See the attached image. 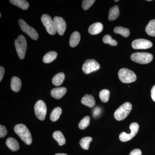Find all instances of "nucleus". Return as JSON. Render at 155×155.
I'll return each mask as SVG.
<instances>
[{
  "mask_svg": "<svg viewBox=\"0 0 155 155\" xmlns=\"http://www.w3.org/2000/svg\"><path fill=\"white\" fill-rule=\"evenodd\" d=\"M7 133L8 132L5 127L3 125H0V137H4L7 135Z\"/></svg>",
  "mask_w": 155,
  "mask_h": 155,
  "instance_id": "obj_32",
  "label": "nucleus"
},
{
  "mask_svg": "<svg viewBox=\"0 0 155 155\" xmlns=\"http://www.w3.org/2000/svg\"><path fill=\"white\" fill-rule=\"evenodd\" d=\"M130 129L131 132L129 134L125 132H122L119 136V138L121 141L127 142L129 141L134 137L138 132L139 129V125L137 123L134 122L130 125Z\"/></svg>",
  "mask_w": 155,
  "mask_h": 155,
  "instance_id": "obj_7",
  "label": "nucleus"
},
{
  "mask_svg": "<svg viewBox=\"0 0 155 155\" xmlns=\"http://www.w3.org/2000/svg\"><path fill=\"white\" fill-rule=\"evenodd\" d=\"M67 91V90L66 87H57L52 90L51 94L52 97L56 99H60L64 96Z\"/></svg>",
  "mask_w": 155,
  "mask_h": 155,
  "instance_id": "obj_13",
  "label": "nucleus"
},
{
  "mask_svg": "<svg viewBox=\"0 0 155 155\" xmlns=\"http://www.w3.org/2000/svg\"><path fill=\"white\" fill-rule=\"evenodd\" d=\"M14 130L21 140L25 143L28 145L31 144L32 142V136L28 128L25 125L19 124L15 125Z\"/></svg>",
  "mask_w": 155,
  "mask_h": 155,
  "instance_id": "obj_1",
  "label": "nucleus"
},
{
  "mask_svg": "<svg viewBox=\"0 0 155 155\" xmlns=\"http://www.w3.org/2000/svg\"><path fill=\"white\" fill-rule=\"evenodd\" d=\"M5 70L4 67H0V81H1L2 80L4 74H5Z\"/></svg>",
  "mask_w": 155,
  "mask_h": 155,
  "instance_id": "obj_36",
  "label": "nucleus"
},
{
  "mask_svg": "<svg viewBox=\"0 0 155 155\" xmlns=\"http://www.w3.org/2000/svg\"><path fill=\"white\" fill-rule=\"evenodd\" d=\"M19 25L21 30L28 35L31 38L34 40H37L38 38V34L34 28L29 26L23 19H20L19 20Z\"/></svg>",
  "mask_w": 155,
  "mask_h": 155,
  "instance_id": "obj_9",
  "label": "nucleus"
},
{
  "mask_svg": "<svg viewBox=\"0 0 155 155\" xmlns=\"http://www.w3.org/2000/svg\"><path fill=\"white\" fill-rule=\"evenodd\" d=\"M115 2H119V0H117V1H115Z\"/></svg>",
  "mask_w": 155,
  "mask_h": 155,
  "instance_id": "obj_38",
  "label": "nucleus"
},
{
  "mask_svg": "<svg viewBox=\"0 0 155 155\" xmlns=\"http://www.w3.org/2000/svg\"><path fill=\"white\" fill-rule=\"evenodd\" d=\"M147 1H148V2H151L152 1L151 0H147Z\"/></svg>",
  "mask_w": 155,
  "mask_h": 155,
  "instance_id": "obj_39",
  "label": "nucleus"
},
{
  "mask_svg": "<svg viewBox=\"0 0 155 155\" xmlns=\"http://www.w3.org/2000/svg\"><path fill=\"white\" fill-rule=\"evenodd\" d=\"M58 54L55 51L49 52L47 53L43 58V61L45 64H49L51 63L53 61H54L57 58Z\"/></svg>",
  "mask_w": 155,
  "mask_h": 155,
  "instance_id": "obj_22",
  "label": "nucleus"
},
{
  "mask_svg": "<svg viewBox=\"0 0 155 155\" xmlns=\"http://www.w3.org/2000/svg\"><path fill=\"white\" fill-rule=\"evenodd\" d=\"M41 20L48 33L51 35L55 34L57 31L55 24L51 17L47 14H43Z\"/></svg>",
  "mask_w": 155,
  "mask_h": 155,
  "instance_id": "obj_6",
  "label": "nucleus"
},
{
  "mask_svg": "<svg viewBox=\"0 0 155 155\" xmlns=\"http://www.w3.org/2000/svg\"><path fill=\"white\" fill-rule=\"evenodd\" d=\"M110 92L108 90L104 89L100 91L99 97L101 101L104 103H107L109 101Z\"/></svg>",
  "mask_w": 155,
  "mask_h": 155,
  "instance_id": "obj_28",
  "label": "nucleus"
},
{
  "mask_svg": "<svg viewBox=\"0 0 155 155\" xmlns=\"http://www.w3.org/2000/svg\"><path fill=\"white\" fill-rule=\"evenodd\" d=\"M6 145L12 151H17L19 149V143L15 139L9 137L6 142Z\"/></svg>",
  "mask_w": 155,
  "mask_h": 155,
  "instance_id": "obj_15",
  "label": "nucleus"
},
{
  "mask_svg": "<svg viewBox=\"0 0 155 155\" xmlns=\"http://www.w3.org/2000/svg\"><path fill=\"white\" fill-rule=\"evenodd\" d=\"M151 96L154 102H155V85L153 87L151 91Z\"/></svg>",
  "mask_w": 155,
  "mask_h": 155,
  "instance_id": "obj_35",
  "label": "nucleus"
},
{
  "mask_svg": "<svg viewBox=\"0 0 155 155\" xmlns=\"http://www.w3.org/2000/svg\"><path fill=\"white\" fill-rule=\"evenodd\" d=\"M103 41L104 43L113 46H115L117 45V41L113 39L110 35H107L104 37Z\"/></svg>",
  "mask_w": 155,
  "mask_h": 155,
  "instance_id": "obj_30",
  "label": "nucleus"
},
{
  "mask_svg": "<svg viewBox=\"0 0 155 155\" xmlns=\"http://www.w3.org/2000/svg\"><path fill=\"white\" fill-rule=\"evenodd\" d=\"M114 31L115 33L119 34L125 37H127L130 35V31L129 29L122 26L116 27L114 29Z\"/></svg>",
  "mask_w": 155,
  "mask_h": 155,
  "instance_id": "obj_26",
  "label": "nucleus"
},
{
  "mask_svg": "<svg viewBox=\"0 0 155 155\" xmlns=\"http://www.w3.org/2000/svg\"><path fill=\"white\" fill-rule=\"evenodd\" d=\"M80 33L78 31H75L72 33L70 37L69 40V45L72 48H74L77 46L80 41Z\"/></svg>",
  "mask_w": 155,
  "mask_h": 155,
  "instance_id": "obj_18",
  "label": "nucleus"
},
{
  "mask_svg": "<svg viewBox=\"0 0 155 155\" xmlns=\"http://www.w3.org/2000/svg\"><path fill=\"white\" fill-rule=\"evenodd\" d=\"M54 21L58 33L60 35H63L67 28V24L65 20L62 17H55L54 18Z\"/></svg>",
  "mask_w": 155,
  "mask_h": 155,
  "instance_id": "obj_12",
  "label": "nucleus"
},
{
  "mask_svg": "<svg viewBox=\"0 0 155 155\" xmlns=\"http://www.w3.org/2000/svg\"><path fill=\"white\" fill-rule=\"evenodd\" d=\"M99 63L93 59L87 60L85 61L82 66V70L85 74H88L96 71L100 69Z\"/></svg>",
  "mask_w": 155,
  "mask_h": 155,
  "instance_id": "obj_10",
  "label": "nucleus"
},
{
  "mask_svg": "<svg viewBox=\"0 0 155 155\" xmlns=\"http://www.w3.org/2000/svg\"><path fill=\"white\" fill-rule=\"evenodd\" d=\"M151 42L144 39H138L134 41L132 47L134 49H147L152 46Z\"/></svg>",
  "mask_w": 155,
  "mask_h": 155,
  "instance_id": "obj_11",
  "label": "nucleus"
},
{
  "mask_svg": "<svg viewBox=\"0 0 155 155\" xmlns=\"http://www.w3.org/2000/svg\"><path fill=\"white\" fill-rule=\"evenodd\" d=\"M90 122V118L88 116H85L81 120L80 123L78 124V127L81 130H84L88 126Z\"/></svg>",
  "mask_w": 155,
  "mask_h": 155,
  "instance_id": "obj_29",
  "label": "nucleus"
},
{
  "mask_svg": "<svg viewBox=\"0 0 155 155\" xmlns=\"http://www.w3.org/2000/svg\"><path fill=\"white\" fill-rule=\"evenodd\" d=\"M130 59L134 62L141 64H146L151 62L153 56L150 53L137 52L134 53L130 56Z\"/></svg>",
  "mask_w": 155,
  "mask_h": 155,
  "instance_id": "obj_5",
  "label": "nucleus"
},
{
  "mask_svg": "<svg viewBox=\"0 0 155 155\" xmlns=\"http://www.w3.org/2000/svg\"><path fill=\"white\" fill-rule=\"evenodd\" d=\"M92 140V138L90 137H83L81 140L80 145L81 147L85 150H87L89 147V144Z\"/></svg>",
  "mask_w": 155,
  "mask_h": 155,
  "instance_id": "obj_27",
  "label": "nucleus"
},
{
  "mask_svg": "<svg viewBox=\"0 0 155 155\" xmlns=\"http://www.w3.org/2000/svg\"><path fill=\"white\" fill-rule=\"evenodd\" d=\"M103 30V25L101 22H96L92 24L88 28V31L92 35L98 34Z\"/></svg>",
  "mask_w": 155,
  "mask_h": 155,
  "instance_id": "obj_14",
  "label": "nucleus"
},
{
  "mask_svg": "<svg viewBox=\"0 0 155 155\" xmlns=\"http://www.w3.org/2000/svg\"><path fill=\"white\" fill-rule=\"evenodd\" d=\"M119 15V8L117 6H114L110 9L108 19L110 21H114L118 18Z\"/></svg>",
  "mask_w": 155,
  "mask_h": 155,
  "instance_id": "obj_23",
  "label": "nucleus"
},
{
  "mask_svg": "<svg viewBox=\"0 0 155 155\" xmlns=\"http://www.w3.org/2000/svg\"><path fill=\"white\" fill-rule=\"evenodd\" d=\"M10 2L23 10H27L29 7V4L25 0H10Z\"/></svg>",
  "mask_w": 155,
  "mask_h": 155,
  "instance_id": "obj_19",
  "label": "nucleus"
},
{
  "mask_svg": "<svg viewBox=\"0 0 155 155\" xmlns=\"http://www.w3.org/2000/svg\"><path fill=\"white\" fill-rule=\"evenodd\" d=\"M21 86H22V82L20 78L16 76L12 78L11 86L12 91L15 92H17L20 90Z\"/></svg>",
  "mask_w": 155,
  "mask_h": 155,
  "instance_id": "obj_17",
  "label": "nucleus"
},
{
  "mask_svg": "<svg viewBox=\"0 0 155 155\" xmlns=\"http://www.w3.org/2000/svg\"><path fill=\"white\" fill-rule=\"evenodd\" d=\"M55 155H67V154H64V153H57Z\"/></svg>",
  "mask_w": 155,
  "mask_h": 155,
  "instance_id": "obj_37",
  "label": "nucleus"
},
{
  "mask_svg": "<svg viewBox=\"0 0 155 155\" xmlns=\"http://www.w3.org/2000/svg\"><path fill=\"white\" fill-rule=\"evenodd\" d=\"M131 109V104L129 102H125L115 111L114 117L118 121L124 120L130 114Z\"/></svg>",
  "mask_w": 155,
  "mask_h": 155,
  "instance_id": "obj_2",
  "label": "nucleus"
},
{
  "mask_svg": "<svg viewBox=\"0 0 155 155\" xmlns=\"http://www.w3.org/2000/svg\"><path fill=\"white\" fill-rule=\"evenodd\" d=\"M145 30L149 35L155 37V19H153L149 22L146 27Z\"/></svg>",
  "mask_w": 155,
  "mask_h": 155,
  "instance_id": "obj_24",
  "label": "nucleus"
},
{
  "mask_svg": "<svg viewBox=\"0 0 155 155\" xmlns=\"http://www.w3.org/2000/svg\"><path fill=\"white\" fill-rule=\"evenodd\" d=\"M101 110L98 107H97L95 108L93 110V115L94 117H97L99 116L100 114H101Z\"/></svg>",
  "mask_w": 155,
  "mask_h": 155,
  "instance_id": "obj_33",
  "label": "nucleus"
},
{
  "mask_svg": "<svg viewBox=\"0 0 155 155\" xmlns=\"http://www.w3.org/2000/svg\"><path fill=\"white\" fill-rule=\"evenodd\" d=\"M65 79V75L63 72H60L56 74L52 79V83L55 86L61 85Z\"/></svg>",
  "mask_w": 155,
  "mask_h": 155,
  "instance_id": "obj_21",
  "label": "nucleus"
},
{
  "mask_svg": "<svg viewBox=\"0 0 155 155\" xmlns=\"http://www.w3.org/2000/svg\"><path fill=\"white\" fill-rule=\"evenodd\" d=\"M53 137L56 140L58 141V144L60 146H63L66 143V139L64 137V135L61 131H55L53 134Z\"/></svg>",
  "mask_w": 155,
  "mask_h": 155,
  "instance_id": "obj_20",
  "label": "nucleus"
},
{
  "mask_svg": "<svg viewBox=\"0 0 155 155\" xmlns=\"http://www.w3.org/2000/svg\"><path fill=\"white\" fill-rule=\"evenodd\" d=\"M118 76L120 80L124 83H132L137 80V76L135 73L126 68L120 69L118 73Z\"/></svg>",
  "mask_w": 155,
  "mask_h": 155,
  "instance_id": "obj_3",
  "label": "nucleus"
},
{
  "mask_svg": "<svg viewBox=\"0 0 155 155\" xmlns=\"http://www.w3.org/2000/svg\"><path fill=\"white\" fill-rule=\"evenodd\" d=\"M15 45L19 58L24 59L27 49V42L25 37L22 35L18 36L15 40Z\"/></svg>",
  "mask_w": 155,
  "mask_h": 155,
  "instance_id": "obj_4",
  "label": "nucleus"
},
{
  "mask_svg": "<svg viewBox=\"0 0 155 155\" xmlns=\"http://www.w3.org/2000/svg\"><path fill=\"white\" fill-rule=\"evenodd\" d=\"M35 113L36 117L39 120L43 121L47 114V107L43 101L39 100L37 102L34 107Z\"/></svg>",
  "mask_w": 155,
  "mask_h": 155,
  "instance_id": "obj_8",
  "label": "nucleus"
},
{
  "mask_svg": "<svg viewBox=\"0 0 155 155\" xmlns=\"http://www.w3.org/2000/svg\"><path fill=\"white\" fill-rule=\"evenodd\" d=\"M129 155H142L141 151L138 149H136L131 151Z\"/></svg>",
  "mask_w": 155,
  "mask_h": 155,
  "instance_id": "obj_34",
  "label": "nucleus"
},
{
  "mask_svg": "<svg viewBox=\"0 0 155 155\" xmlns=\"http://www.w3.org/2000/svg\"><path fill=\"white\" fill-rule=\"evenodd\" d=\"M95 2V1L94 0H84L82 2V8L84 10H88Z\"/></svg>",
  "mask_w": 155,
  "mask_h": 155,
  "instance_id": "obj_31",
  "label": "nucleus"
},
{
  "mask_svg": "<svg viewBox=\"0 0 155 155\" xmlns=\"http://www.w3.org/2000/svg\"><path fill=\"white\" fill-rule=\"evenodd\" d=\"M62 110L61 108L59 107H57L52 111L50 115V119L52 122H56L59 119L62 114Z\"/></svg>",
  "mask_w": 155,
  "mask_h": 155,
  "instance_id": "obj_25",
  "label": "nucleus"
},
{
  "mask_svg": "<svg viewBox=\"0 0 155 155\" xmlns=\"http://www.w3.org/2000/svg\"><path fill=\"white\" fill-rule=\"evenodd\" d=\"M1 17H2V14H1H1H0V17H1Z\"/></svg>",
  "mask_w": 155,
  "mask_h": 155,
  "instance_id": "obj_40",
  "label": "nucleus"
},
{
  "mask_svg": "<svg viewBox=\"0 0 155 155\" xmlns=\"http://www.w3.org/2000/svg\"><path fill=\"white\" fill-rule=\"evenodd\" d=\"M81 104L87 106L90 108H92L95 105V101L94 97L90 94H86L82 97L81 100Z\"/></svg>",
  "mask_w": 155,
  "mask_h": 155,
  "instance_id": "obj_16",
  "label": "nucleus"
}]
</instances>
